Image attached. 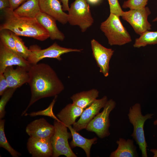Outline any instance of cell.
<instances>
[{
  "instance_id": "cell-12",
  "label": "cell",
  "mask_w": 157,
  "mask_h": 157,
  "mask_svg": "<svg viewBox=\"0 0 157 157\" xmlns=\"http://www.w3.org/2000/svg\"><path fill=\"white\" fill-rule=\"evenodd\" d=\"M27 148L33 157H52L53 153L51 138L30 137Z\"/></svg>"
},
{
  "instance_id": "cell-22",
  "label": "cell",
  "mask_w": 157,
  "mask_h": 157,
  "mask_svg": "<svg viewBox=\"0 0 157 157\" xmlns=\"http://www.w3.org/2000/svg\"><path fill=\"white\" fill-rule=\"evenodd\" d=\"M14 11L19 16L31 18H36L41 11L39 0H27Z\"/></svg>"
},
{
  "instance_id": "cell-11",
  "label": "cell",
  "mask_w": 157,
  "mask_h": 157,
  "mask_svg": "<svg viewBox=\"0 0 157 157\" xmlns=\"http://www.w3.org/2000/svg\"><path fill=\"white\" fill-rule=\"evenodd\" d=\"M108 100L106 96L96 99L89 106L84 110L79 119L73 124V128L77 132L85 129L88 124L104 108Z\"/></svg>"
},
{
  "instance_id": "cell-27",
  "label": "cell",
  "mask_w": 157,
  "mask_h": 157,
  "mask_svg": "<svg viewBox=\"0 0 157 157\" xmlns=\"http://www.w3.org/2000/svg\"><path fill=\"white\" fill-rule=\"evenodd\" d=\"M57 96L55 97L54 99L47 108L43 110L31 112L29 113H26L24 115L35 117L38 115H42L51 117L54 120L60 121L56 116L54 115L53 111V108L56 102Z\"/></svg>"
},
{
  "instance_id": "cell-25",
  "label": "cell",
  "mask_w": 157,
  "mask_h": 157,
  "mask_svg": "<svg viewBox=\"0 0 157 157\" xmlns=\"http://www.w3.org/2000/svg\"><path fill=\"white\" fill-rule=\"evenodd\" d=\"M12 36L15 42L16 50L17 53L27 60L31 53V51L25 45L24 42L19 36L11 31Z\"/></svg>"
},
{
  "instance_id": "cell-15",
  "label": "cell",
  "mask_w": 157,
  "mask_h": 157,
  "mask_svg": "<svg viewBox=\"0 0 157 157\" xmlns=\"http://www.w3.org/2000/svg\"><path fill=\"white\" fill-rule=\"evenodd\" d=\"M28 70L21 66H17L15 69L13 66L6 67L3 74L9 88L17 89L24 84L28 83L29 78Z\"/></svg>"
},
{
  "instance_id": "cell-2",
  "label": "cell",
  "mask_w": 157,
  "mask_h": 157,
  "mask_svg": "<svg viewBox=\"0 0 157 157\" xmlns=\"http://www.w3.org/2000/svg\"><path fill=\"white\" fill-rule=\"evenodd\" d=\"M2 10L4 19L0 25V30L8 29L19 36L31 38L40 41L49 38L47 30L36 18L19 16L10 8Z\"/></svg>"
},
{
  "instance_id": "cell-38",
  "label": "cell",
  "mask_w": 157,
  "mask_h": 157,
  "mask_svg": "<svg viewBox=\"0 0 157 157\" xmlns=\"http://www.w3.org/2000/svg\"><path fill=\"white\" fill-rule=\"evenodd\" d=\"M152 22H157V17L153 20Z\"/></svg>"
},
{
  "instance_id": "cell-34",
  "label": "cell",
  "mask_w": 157,
  "mask_h": 157,
  "mask_svg": "<svg viewBox=\"0 0 157 157\" xmlns=\"http://www.w3.org/2000/svg\"><path fill=\"white\" fill-rule=\"evenodd\" d=\"M10 7L9 0H0V9L2 10L3 9Z\"/></svg>"
},
{
  "instance_id": "cell-17",
  "label": "cell",
  "mask_w": 157,
  "mask_h": 157,
  "mask_svg": "<svg viewBox=\"0 0 157 157\" xmlns=\"http://www.w3.org/2000/svg\"><path fill=\"white\" fill-rule=\"evenodd\" d=\"M36 18L47 30L51 39L61 41L64 40L65 36L58 28L56 23V20L55 19L41 11Z\"/></svg>"
},
{
  "instance_id": "cell-5",
  "label": "cell",
  "mask_w": 157,
  "mask_h": 157,
  "mask_svg": "<svg viewBox=\"0 0 157 157\" xmlns=\"http://www.w3.org/2000/svg\"><path fill=\"white\" fill-rule=\"evenodd\" d=\"M68 11V22L72 25L78 26L82 32H85L94 22L90 7L86 0H75Z\"/></svg>"
},
{
  "instance_id": "cell-32",
  "label": "cell",
  "mask_w": 157,
  "mask_h": 157,
  "mask_svg": "<svg viewBox=\"0 0 157 157\" xmlns=\"http://www.w3.org/2000/svg\"><path fill=\"white\" fill-rule=\"evenodd\" d=\"M9 88L7 82L3 73H0V95L1 96Z\"/></svg>"
},
{
  "instance_id": "cell-36",
  "label": "cell",
  "mask_w": 157,
  "mask_h": 157,
  "mask_svg": "<svg viewBox=\"0 0 157 157\" xmlns=\"http://www.w3.org/2000/svg\"><path fill=\"white\" fill-rule=\"evenodd\" d=\"M88 3L91 5H96L99 3L101 0H86Z\"/></svg>"
},
{
  "instance_id": "cell-4",
  "label": "cell",
  "mask_w": 157,
  "mask_h": 157,
  "mask_svg": "<svg viewBox=\"0 0 157 157\" xmlns=\"http://www.w3.org/2000/svg\"><path fill=\"white\" fill-rule=\"evenodd\" d=\"M153 115V114H147L143 115L141 105L138 103L130 108L128 114L129 122L133 127V131L131 136L138 145L142 157H147V147L148 146L144 136V123L147 120L152 118Z\"/></svg>"
},
{
  "instance_id": "cell-6",
  "label": "cell",
  "mask_w": 157,
  "mask_h": 157,
  "mask_svg": "<svg viewBox=\"0 0 157 157\" xmlns=\"http://www.w3.org/2000/svg\"><path fill=\"white\" fill-rule=\"evenodd\" d=\"M116 105V103L114 100L112 99L108 100L103 111L98 113L88 124L85 129L86 130L94 132L101 138L109 135V115Z\"/></svg>"
},
{
  "instance_id": "cell-28",
  "label": "cell",
  "mask_w": 157,
  "mask_h": 157,
  "mask_svg": "<svg viewBox=\"0 0 157 157\" xmlns=\"http://www.w3.org/2000/svg\"><path fill=\"white\" fill-rule=\"evenodd\" d=\"M16 89L9 88L1 96V97L0 100V119H3L6 113L5 110L6 106Z\"/></svg>"
},
{
  "instance_id": "cell-24",
  "label": "cell",
  "mask_w": 157,
  "mask_h": 157,
  "mask_svg": "<svg viewBox=\"0 0 157 157\" xmlns=\"http://www.w3.org/2000/svg\"><path fill=\"white\" fill-rule=\"evenodd\" d=\"M5 122V119H0V147L6 149L13 157H19L21 154L11 146L6 138L4 131Z\"/></svg>"
},
{
  "instance_id": "cell-37",
  "label": "cell",
  "mask_w": 157,
  "mask_h": 157,
  "mask_svg": "<svg viewBox=\"0 0 157 157\" xmlns=\"http://www.w3.org/2000/svg\"><path fill=\"white\" fill-rule=\"evenodd\" d=\"M150 151L154 154V157H157V149H151Z\"/></svg>"
},
{
  "instance_id": "cell-9",
  "label": "cell",
  "mask_w": 157,
  "mask_h": 157,
  "mask_svg": "<svg viewBox=\"0 0 157 157\" xmlns=\"http://www.w3.org/2000/svg\"><path fill=\"white\" fill-rule=\"evenodd\" d=\"M93 56L99 68V72L107 77L109 75V63L114 51L106 48L95 39L91 41Z\"/></svg>"
},
{
  "instance_id": "cell-33",
  "label": "cell",
  "mask_w": 157,
  "mask_h": 157,
  "mask_svg": "<svg viewBox=\"0 0 157 157\" xmlns=\"http://www.w3.org/2000/svg\"><path fill=\"white\" fill-rule=\"evenodd\" d=\"M10 3V8L14 10L20 5L22 4L27 0H9Z\"/></svg>"
},
{
  "instance_id": "cell-35",
  "label": "cell",
  "mask_w": 157,
  "mask_h": 157,
  "mask_svg": "<svg viewBox=\"0 0 157 157\" xmlns=\"http://www.w3.org/2000/svg\"><path fill=\"white\" fill-rule=\"evenodd\" d=\"M62 4V7L64 11H68L69 7V0H60Z\"/></svg>"
},
{
  "instance_id": "cell-23",
  "label": "cell",
  "mask_w": 157,
  "mask_h": 157,
  "mask_svg": "<svg viewBox=\"0 0 157 157\" xmlns=\"http://www.w3.org/2000/svg\"><path fill=\"white\" fill-rule=\"evenodd\" d=\"M157 44V31H147L136 38L133 45L135 48H140L148 45Z\"/></svg>"
},
{
  "instance_id": "cell-3",
  "label": "cell",
  "mask_w": 157,
  "mask_h": 157,
  "mask_svg": "<svg viewBox=\"0 0 157 157\" xmlns=\"http://www.w3.org/2000/svg\"><path fill=\"white\" fill-rule=\"evenodd\" d=\"M119 17L110 13L108 18L100 25L101 30L111 46H122L132 41L130 35L122 25Z\"/></svg>"
},
{
  "instance_id": "cell-30",
  "label": "cell",
  "mask_w": 157,
  "mask_h": 157,
  "mask_svg": "<svg viewBox=\"0 0 157 157\" xmlns=\"http://www.w3.org/2000/svg\"><path fill=\"white\" fill-rule=\"evenodd\" d=\"M110 8V13L121 17L123 12L119 2L118 0H107Z\"/></svg>"
},
{
  "instance_id": "cell-20",
  "label": "cell",
  "mask_w": 157,
  "mask_h": 157,
  "mask_svg": "<svg viewBox=\"0 0 157 157\" xmlns=\"http://www.w3.org/2000/svg\"><path fill=\"white\" fill-rule=\"evenodd\" d=\"M67 127L70 131L72 138L70 143L71 147H80L84 150L87 157H90L91 147L97 140V138L94 137L90 139L86 138L78 133L72 126H69Z\"/></svg>"
},
{
  "instance_id": "cell-29",
  "label": "cell",
  "mask_w": 157,
  "mask_h": 157,
  "mask_svg": "<svg viewBox=\"0 0 157 157\" xmlns=\"http://www.w3.org/2000/svg\"><path fill=\"white\" fill-rule=\"evenodd\" d=\"M148 0H127L124 1L122 4L124 8L130 9H138L146 7Z\"/></svg>"
},
{
  "instance_id": "cell-26",
  "label": "cell",
  "mask_w": 157,
  "mask_h": 157,
  "mask_svg": "<svg viewBox=\"0 0 157 157\" xmlns=\"http://www.w3.org/2000/svg\"><path fill=\"white\" fill-rule=\"evenodd\" d=\"M0 31V41L12 51L17 53L15 48V41L12 36L11 31L6 29Z\"/></svg>"
},
{
  "instance_id": "cell-10",
  "label": "cell",
  "mask_w": 157,
  "mask_h": 157,
  "mask_svg": "<svg viewBox=\"0 0 157 157\" xmlns=\"http://www.w3.org/2000/svg\"><path fill=\"white\" fill-rule=\"evenodd\" d=\"M31 65L27 60L0 41V73H3L6 68L9 66H21L29 70Z\"/></svg>"
},
{
  "instance_id": "cell-18",
  "label": "cell",
  "mask_w": 157,
  "mask_h": 157,
  "mask_svg": "<svg viewBox=\"0 0 157 157\" xmlns=\"http://www.w3.org/2000/svg\"><path fill=\"white\" fill-rule=\"evenodd\" d=\"M84 109L72 103L69 104L57 114L56 117L67 127L76 122V119L80 116Z\"/></svg>"
},
{
  "instance_id": "cell-31",
  "label": "cell",
  "mask_w": 157,
  "mask_h": 157,
  "mask_svg": "<svg viewBox=\"0 0 157 157\" xmlns=\"http://www.w3.org/2000/svg\"><path fill=\"white\" fill-rule=\"evenodd\" d=\"M64 155L67 157H77V156L73 152L68 142L66 144L64 148L60 152L59 156Z\"/></svg>"
},
{
  "instance_id": "cell-16",
  "label": "cell",
  "mask_w": 157,
  "mask_h": 157,
  "mask_svg": "<svg viewBox=\"0 0 157 157\" xmlns=\"http://www.w3.org/2000/svg\"><path fill=\"white\" fill-rule=\"evenodd\" d=\"M41 12L52 17L63 24L68 22V14L63 10L58 0H39Z\"/></svg>"
},
{
  "instance_id": "cell-19",
  "label": "cell",
  "mask_w": 157,
  "mask_h": 157,
  "mask_svg": "<svg viewBox=\"0 0 157 157\" xmlns=\"http://www.w3.org/2000/svg\"><path fill=\"white\" fill-rule=\"evenodd\" d=\"M117 149L111 153L110 157H137L138 155L133 140L120 138L116 141Z\"/></svg>"
},
{
  "instance_id": "cell-1",
  "label": "cell",
  "mask_w": 157,
  "mask_h": 157,
  "mask_svg": "<svg viewBox=\"0 0 157 157\" xmlns=\"http://www.w3.org/2000/svg\"><path fill=\"white\" fill-rule=\"evenodd\" d=\"M28 72V83L30 87L31 96L28 106L21 116L24 115L29 108L38 101L57 96L65 88L55 71L48 64H32Z\"/></svg>"
},
{
  "instance_id": "cell-14",
  "label": "cell",
  "mask_w": 157,
  "mask_h": 157,
  "mask_svg": "<svg viewBox=\"0 0 157 157\" xmlns=\"http://www.w3.org/2000/svg\"><path fill=\"white\" fill-rule=\"evenodd\" d=\"M26 131L30 137L51 138L54 132V127L44 118L33 121L26 126Z\"/></svg>"
},
{
  "instance_id": "cell-13",
  "label": "cell",
  "mask_w": 157,
  "mask_h": 157,
  "mask_svg": "<svg viewBox=\"0 0 157 157\" xmlns=\"http://www.w3.org/2000/svg\"><path fill=\"white\" fill-rule=\"evenodd\" d=\"M53 125L54 132L51 138L53 151L52 157H58L72 135L67 131L68 127L60 121L54 120Z\"/></svg>"
},
{
  "instance_id": "cell-8",
  "label": "cell",
  "mask_w": 157,
  "mask_h": 157,
  "mask_svg": "<svg viewBox=\"0 0 157 157\" xmlns=\"http://www.w3.org/2000/svg\"><path fill=\"white\" fill-rule=\"evenodd\" d=\"M151 12L147 7L138 9H130L123 12L121 17L131 26L135 33L140 35L151 29V25L148 20Z\"/></svg>"
},
{
  "instance_id": "cell-39",
  "label": "cell",
  "mask_w": 157,
  "mask_h": 157,
  "mask_svg": "<svg viewBox=\"0 0 157 157\" xmlns=\"http://www.w3.org/2000/svg\"><path fill=\"white\" fill-rule=\"evenodd\" d=\"M154 124L155 125H157V119L154 121Z\"/></svg>"
},
{
  "instance_id": "cell-21",
  "label": "cell",
  "mask_w": 157,
  "mask_h": 157,
  "mask_svg": "<svg viewBox=\"0 0 157 157\" xmlns=\"http://www.w3.org/2000/svg\"><path fill=\"white\" fill-rule=\"evenodd\" d=\"M99 91L95 89L82 91L72 95L70 98L72 103L85 109L89 106L98 97Z\"/></svg>"
},
{
  "instance_id": "cell-7",
  "label": "cell",
  "mask_w": 157,
  "mask_h": 157,
  "mask_svg": "<svg viewBox=\"0 0 157 157\" xmlns=\"http://www.w3.org/2000/svg\"><path fill=\"white\" fill-rule=\"evenodd\" d=\"M29 49L31 53L27 60L32 65L37 64L46 58H55L60 61L62 59L61 56L64 54L72 52H81L83 50L62 47L56 42L44 49H42L36 45L30 46Z\"/></svg>"
}]
</instances>
